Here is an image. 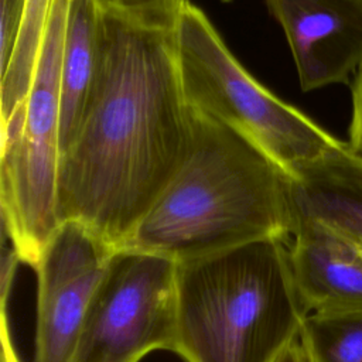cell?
I'll return each instance as SVG.
<instances>
[{
    "label": "cell",
    "instance_id": "cell-1",
    "mask_svg": "<svg viewBox=\"0 0 362 362\" xmlns=\"http://www.w3.org/2000/svg\"><path fill=\"white\" fill-rule=\"evenodd\" d=\"M173 24L102 8L95 86L61 154V223L78 222L115 250L153 206L188 148L189 107Z\"/></svg>",
    "mask_w": 362,
    "mask_h": 362
},
{
    "label": "cell",
    "instance_id": "cell-2",
    "mask_svg": "<svg viewBox=\"0 0 362 362\" xmlns=\"http://www.w3.org/2000/svg\"><path fill=\"white\" fill-rule=\"evenodd\" d=\"M189 123L184 160L120 249L182 263L260 240L290 242V174L228 124L191 107Z\"/></svg>",
    "mask_w": 362,
    "mask_h": 362
},
{
    "label": "cell",
    "instance_id": "cell-3",
    "mask_svg": "<svg viewBox=\"0 0 362 362\" xmlns=\"http://www.w3.org/2000/svg\"><path fill=\"white\" fill-rule=\"evenodd\" d=\"M288 243L260 240L177 263L174 352L185 362H274L308 313Z\"/></svg>",
    "mask_w": 362,
    "mask_h": 362
},
{
    "label": "cell",
    "instance_id": "cell-4",
    "mask_svg": "<svg viewBox=\"0 0 362 362\" xmlns=\"http://www.w3.org/2000/svg\"><path fill=\"white\" fill-rule=\"evenodd\" d=\"M173 41L187 105L249 139L290 177L348 146L257 82L189 0H180Z\"/></svg>",
    "mask_w": 362,
    "mask_h": 362
},
{
    "label": "cell",
    "instance_id": "cell-5",
    "mask_svg": "<svg viewBox=\"0 0 362 362\" xmlns=\"http://www.w3.org/2000/svg\"><path fill=\"white\" fill-rule=\"evenodd\" d=\"M68 3L54 0L27 98L1 124L3 230L20 262L33 269L61 225V59Z\"/></svg>",
    "mask_w": 362,
    "mask_h": 362
},
{
    "label": "cell",
    "instance_id": "cell-6",
    "mask_svg": "<svg viewBox=\"0 0 362 362\" xmlns=\"http://www.w3.org/2000/svg\"><path fill=\"white\" fill-rule=\"evenodd\" d=\"M177 331V262L117 249L85 317L71 362H140L173 351Z\"/></svg>",
    "mask_w": 362,
    "mask_h": 362
},
{
    "label": "cell",
    "instance_id": "cell-7",
    "mask_svg": "<svg viewBox=\"0 0 362 362\" xmlns=\"http://www.w3.org/2000/svg\"><path fill=\"white\" fill-rule=\"evenodd\" d=\"M116 250L83 225L66 221L37 266L33 362H71L96 288Z\"/></svg>",
    "mask_w": 362,
    "mask_h": 362
},
{
    "label": "cell",
    "instance_id": "cell-8",
    "mask_svg": "<svg viewBox=\"0 0 362 362\" xmlns=\"http://www.w3.org/2000/svg\"><path fill=\"white\" fill-rule=\"evenodd\" d=\"M304 92L348 83L362 64V0H264Z\"/></svg>",
    "mask_w": 362,
    "mask_h": 362
},
{
    "label": "cell",
    "instance_id": "cell-9",
    "mask_svg": "<svg viewBox=\"0 0 362 362\" xmlns=\"http://www.w3.org/2000/svg\"><path fill=\"white\" fill-rule=\"evenodd\" d=\"M288 257L308 314L362 311V256L351 242L315 222L297 221Z\"/></svg>",
    "mask_w": 362,
    "mask_h": 362
},
{
    "label": "cell",
    "instance_id": "cell-10",
    "mask_svg": "<svg viewBox=\"0 0 362 362\" xmlns=\"http://www.w3.org/2000/svg\"><path fill=\"white\" fill-rule=\"evenodd\" d=\"M296 222L311 221L362 246V156L345 148L291 175Z\"/></svg>",
    "mask_w": 362,
    "mask_h": 362
},
{
    "label": "cell",
    "instance_id": "cell-11",
    "mask_svg": "<svg viewBox=\"0 0 362 362\" xmlns=\"http://www.w3.org/2000/svg\"><path fill=\"white\" fill-rule=\"evenodd\" d=\"M100 44L98 0H69L61 59V154L74 140L93 90Z\"/></svg>",
    "mask_w": 362,
    "mask_h": 362
},
{
    "label": "cell",
    "instance_id": "cell-12",
    "mask_svg": "<svg viewBox=\"0 0 362 362\" xmlns=\"http://www.w3.org/2000/svg\"><path fill=\"white\" fill-rule=\"evenodd\" d=\"M54 0H27L21 33L7 69L0 75V119L4 123L27 98Z\"/></svg>",
    "mask_w": 362,
    "mask_h": 362
},
{
    "label": "cell",
    "instance_id": "cell-13",
    "mask_svg": "<svg viewBox=\"0 0 362 362\" xmlns=\"http://www.w3.org/2000/svg\"><path fill=\"white\" fill-rule=\"evenodd\" d=\"M300 338L314 362H362V311L308 314Z\"/></svg>",
    "mask_w": 362,
    "mask_h": 362
},
{
    "label": "cell",
    "instance_id": "cell-14",
    "mask_svg": "<svg viewBox=\"0 0 362 362\" xmlns=\"http://www.w3.org/2000/svg\"><path fill=\"white\" fill-rule=\"evenodd\" d=\"M98 3L103 10L171 25L174 23L180 0H98Z\"/></svg>",
    "mask_w": 362,
    "mask_h": 362
},
{
    "label": "cell",
    "instance_id": "cell-15",
    "mask_svg": "<svg viewBox=\"0 0 362 362\" xmlns=\"http://www.w3.org/2000/svg\"><path fill=\"white\" fill-rule=\"evenodd\" d=\"M0 75L7 69L25 17L27 0H0Z\"/></svg>",
    "mask_w": 362,
    "mask_h": 362
},
{
    "label": "cell",
    "instance_id": "cell-16",
    "mask_svg": "<svg viewBox=\"0 0 362 362\" xmlns=\"http://www.w3.org/2000/svg\"><path fill=\"white\" fill-rule=\"evenodd\" d=\"M352 112H351V123L348 130V146L351 150L362 156V64L355 72L352 85Z\"/></svg>",
    "mask_w": 362,
    "mask_h": 362
},
{
    "label": "cell",
    "instance_id": "cell-17",
    "mask_svg": "<svg viewBox=\"0 0 362 362\" xmlns=\"http://www.w3.org/2000/svg\"><path fill=\"white\" fill-rule=\"evenodd\" d=\"M18 263H20V257L13 249V246L10 249L4 247L3 257H1V274H0V294H1L0 300L7 301Z\"/></svg>",
    "mask_w": 362,
    "mask_h": 362
},
{
    "label": "cell",
    "instance_id": "cell-18",
    "mask_svg": "<svg viewBox=\"0 0 362 362\" xmlns=\"http://www.w3.org/2000/svg\"><path fill=\"white\" fill-rule=\"evenodd\" d=\"M1 311H0V341H1V358L0 362H20L17 356V351L14 348L11 332L8 328V318H7V301L0 300Z\"/></svg>",
    "mask_w": 362,
    "mask_h": 362
},
{
    "label": "cell",
    "instance_id": "cell-19",
    "mask_svg": "<svg viewBox=\"0 0 362 362\" xmlns=\"http://www.w3.org/2000/svg\"><path fill=\"white\" fill-rule=\"evenodd\" d=\"M274 362H314V359L301 338H297L283 349Z\"/></svg>",
    "mask_w": 362,
    "mask_h": 362
},
{
    "label": "cell",
    "instance_id": "cell-20",
    "mask_svg": "<svg viewBox=\"0 0 362 362\" xmlns=\"http://www.w3.org/2000/svg\"><path fill=\"white\" fill-rule=\"evenodd\" d=\"M355 247H356V250L359 252V255L362 256V246H358V245H355Z\"/></svg>",
    "mask_w": 362,
    "mask_h": 362
}]
</instances>
